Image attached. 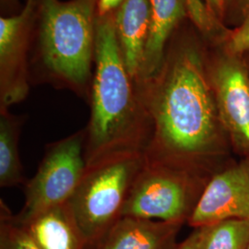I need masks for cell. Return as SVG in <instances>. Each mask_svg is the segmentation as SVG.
<instances>
[{
	"label": "cell",
	"mask_w": 249,
	"mask_h": 249,
	"mask_svg": "<svg viewBox=\"0 0 249 249\" xmlns=\"http://www.w3.org/2000/svg\"><path fill=\"white\" fill-rule=\"evenodd\" d=\"M89 100L90 117L83 129L87 166L121 153L145 152L151 141V119L124 65L115 13L97 17Z\"/></svg>",
	"instance_id": "7a4b0ae2"
},
{
	"label": "cell",
	"mask_w": 249,
	"mask_h": 249,
	"mask_svg": "<svg viewBox=\"0 0 249 249\" xmlns=\"http://www.w3.org/2000/svg\"><path fill=\"white\" fill-rule=\"evenodd\" d=\"M151 22L145 47L140 82L149 80L160 71L170 41L186 18H189L187 0H150Z\"/></svg>",
	"instance_id": "7c38bea8"
},
{
	"label": "cell",
	"mask_w": 249,
	"mask_h": 249,
	"mask_svg": "<svg viewBox=\"0 0 249 249\" xmlns=\"http://www.w3.org/2000/svg\"><path fill=\"white\" fill-rule=\"evenodd\" d=\"M223 51L232 56L243 57L249 51V10L243 16V21L234 30L222 38Z\"/></svg>",
	"instance_id": "ac0fdd59"
},
{
	"label": "cell",
	"mask_w": 249,
	"mask_h": 249,
	"mask_svg": "<svg viewBox=\"0 0 249 249\" xmlns=\"http://www.w3.org/2000/svg\"><path fill=\"white\" fill-rule=\"evenodd\" d=\"M0 249H40L3 199L0 201Z\"/></svg>",
	"instance_id": "2e32d148"
},
{
	"label": "cell",
	"mask_w": 249,
	"mask_h": 249,
	"mask_svg": "<svg viewBox=\"0 0 249 249\" xmlns=\"http://www.w3.org/2000/svg\"><path fill=\"white\" fill-rule=\"evenodd\" d=\"M244 59V58H243ZM245 61V60H244ZM245 63H246V65H247V68H248V70H249V62H248V61H245Z\"/></svg>",
	"instance_id": "cb8c5ba5"
},
{
	"label": "cell",
	"mask_w": 249,
	"mask_h": 249,
	"mask_svg": "<svg viewBox=\"0 0 249 249\" xmlns=\"http://www.w3.org/2000/svg\"><path fill=\"white\" fill-rule=\"evenodd\" d=\"M183 225L122 217L96 249H176Z\"/></svg>",
	"instance_id": "8fae6325"
},
{
	"label": "cell",
	"mask_w": 249,
	"mask_h": 249,
	"mask_svg": "<svg viewBox=\"0 0 249 249\" xmlns=\"http://www.w3.org/2000/svg\"><path fill=\"white\" fill-rule=\"evenodd\" d=\"M200 249H248L249 219H231L201 227Z\"/></svg>",
	"instance_id": "9a60e30c"
},
{
	"label": "cell",
	"mask_w": 249,
	"mask_h": 249,
	"mask_svg": "<svg viewBox=\"0 0 249 249\" xmlns=\"http://www.w3.org/2000/svg\"><path fill=\"white\" fill-rule=\"evenodd\" d=\"M18 0H0V9L2 16L17 14L21 9Z\"/></svg>",
	"instance_id": "7402d4cb"
},
{
	"label": "cell",
	"mask_w": 249,
	"mask_h": 249,
	"mask_svg": "<svg viewBox=\"0 0 249 249\" xmlns=\"http://www.w3.org/2000/svg\"><path fill=\"white\" fill-rule=\"evenodd\" d=\"M181 26L160 71L137 85L151 122L144 156L147 161L214 175L235 161V155L208 78L199 32Z\"/></svg>",
	"instance_id": "6da1fadb"
},
{
	"label": "cell",
	"mask_w": 249,
	"mask_h": 249,
	"mask_svg": "<svg viewBox=\"0 0 249 249\" xmlns=\"http://www.w3.org/2000/svg\"><path fill=\"white\" fill-rule=\"evenodd\" d=\"M144 163V153L127 152L87 166L68 201L87 247L97 248L122 218L130 190Z\"/></svg>",
	"instance_id": "277c9868"
},
{
	"label": "cell",
	"mask_w": 249,
	"mask_h": 249,
	"mask_svg": "<svg viewBox=\"0 0 249 249\" xmlns=\"http://www.w3.org/2000/svg\"><path fill=\"white\" fill-rule=\"evenodd\" d=\"M213 176L145 160L122 217L187 223Z\"/></svg>",
	"instance_id": "5b68a950"
},
{
	"label": "cell",
	"mask_w": 249,
	"mask_h": 249,
	"mask_svg": "<svg viewBox=\"0 0 249 249\" xmlns=\"http://www.w3.org/2000/svg\"><path fill=\"white\" fill-rule=\"evenodd\" d=\"M17 222L40 249H85L87 247L68 202Z\"/></svg>",
	"instance_id": "4fadbf2b"
},
{
	"label": "cell",
	"mask_w": 249,
	"mask_h": 249,
	"mask_svg": "<svg viewBox=\"0 0 249 249\" xmlns=\"http://www.w3.org/2000/svg\"><path fill=\"white\" fill-rule=\"evenodd\" d=\"M208 78L233 154L249 160V72L243 57L208 53Z\"/></svg>",
	"instance_id": "52a82bcc"
},
{
	"label": "cell",
	"mask_w": 249,
	"mask_h": 249,
	"mask_svg": "<svg viewBox=\"0 0 249 249\" xmlns=\"http://www.w3.org/2000/svg\"><path fill=\"white\" fill-rule=\"evenodd\" d=\"M202 228H195L185 240L178 243L176 249H200Z\"/></svg>",
	"instance_id": "ffe728a7"
},
{
	"label": "cell",
	"mask_w": 249,
	"mask_h": 249,
	"mask_svg": "<svg viewBox=\"0 0 249 249\" xmlns=\"http://www.w3.org/2000/svg\"><path fill=\"white\" fill-rule=\"evenodd\" d=\"M124 2V0H98L97 14L102 17L115 13Z\"/></svg>",
	"instance_id": "44dd1931"
},
{
	"label": "cell",
	"mask_w": 249,
	"mask_h": 249,
	"mask_svg": "<svg viewBox=\"0 0 249 249\" xmlns=\"http://www.w3.org/2000/svg\"><path fill=\"white\" fill-rule=\"evenodd\" d=\"M150 22V0H124L115 12L118 45L124 65L136 85L142 78Z\"/></svg>",
	"instance_id": "30bf717a"
},
{
	"label": "cell",
	"mask_w": 249,
	"mask_h": 249,
	"mask_svg": "<svg viewBox=\"0 0 249 249\" xmlns=\"http://www.w3.org/2000/svg\"><path fill=\"white\" fill-rule=\"evenodd\" d=\"M231 219H249V160H236L214 174L187 224L195 229Z\"/></svg>",
	"instance_id": "9c48e42d"
},
{
	"label": "cell",
	"mask_w": 249,
	"mask_h": 249,
	"mask_svg": "<svg viewBox=\"0 0 249 249\" xmlns=\"http://www.w3.org/2000/svg\"><path fill=\"white\" fill-rule=\"evenodd\" d=\"M233 5L238 7V9H240V11L243 13V16L249 10V0H231L229 9Z\"/></svg>",
	"instance_id": "603a6c76"
},
{
	"label": "cell",
	"mask_w": 249,
	"mask_h": 249,
	"mask_svg": "<svg viewBox=\"0 0 249 249\" xmlns=\"http://www.w3.org/2000/svg\"><path fill=\"white\" fill-rule=\"evenodd\" d=\"M189 19L196 27L201 36L207 39L214 40L222 38L228 30L218 23L210 14L202 0H187Z\"/></svg>",
	"instance_id": "e0dca14e"
},
{
	"label": "cell",
	"mask_w": 249,
	"mask_h": 249,
	"mask_svg": "<svg viewBox=\"0 0 249 249\" xmlns=\"http://www.w3.org/2000/svg\"><path fill=\"white\" fill-rule=\"evenodd\" d=\"M205 6L209 10L213 18L221 25L223 26V22L228 13L231 0H202Z\"/></svg>",
	"instance_id": "d6986e66"
},
{
	"label": "cell",
	"mask_w": 249,
	"mask_h": 249,
	"mask_svg": "<svg viewBox=\"0 0 249 249\" xmlns=\"http://www.w3.org/2000/svg\"></svg>",
	"instance_id": "d4e9b609"
},
{
	"label": "cell",
	"mask_w": 249,
	"mask_h": 249,
	"mask_svg": "<svg viewBox=\"0 0 249 249\" xmlns=\"http://www.w3.org/2000/svg\"><path fill=\"white\" fill-rule=\"evenodd\" d=\"M22 119L12 115L9 109H0V186L25 185L19 158L18 140Z\"/></svg>",
	"instance_id": "5bb4252c"
},
{
	"label": "cell",
	"mask_w": 249,
	"mask_h": 249,
	"mask_svg": "<svg viewBox=\"0 0 249 249\" xmlns=\"http://www.w3.org/2000/svg\"><path fill=\"white\" fill-rule=\"evenodd\" d=\"M84 130L47 146L36 176L25 184L24 205L15 215L23 222L34 215L69 201L87 168Z\"/></svg>",
	"instance_id": "8992f818"
},
{
	"label": "cell",
	"mask_w": 249,
	"mask_h": 249,
	"mask_svg": "<svg viewBox=\"0 0 249 249\" xmlns=\"http://www.w3.org/2000/svg\"><path fill=\"white\" fill-rule=\"evenodd\" d=\"M36 3L26 0L17 14L0 17V109H9L29 93Z\"/></svg>",
	"instance_id": "ba28073f"
},
{
	"label": "cell",
	"mask_w": 249,
	"mask_h": 249,
	"mask_svg": "<svg viewBox=\"0 0 249 249\" xmlns=\"http://www.w3.org/2000/svg\"><path fill=\"white\" fill-rule=\"evenodd\" d=\"M98 0H37L31 82H47L89 98Z\"/></svg>",
	"instance_id": "3957f363"
}]
</instances>
